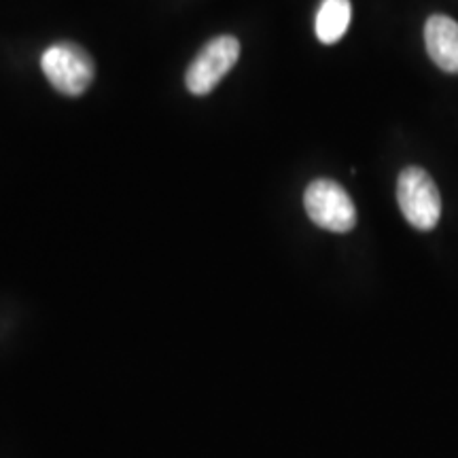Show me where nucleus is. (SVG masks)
Wrapping results in <instances>:
<instances>
[{"label":"nucleus","instance_id":"3","mask_svg":"<svg viewBox=\"0 0 458 458\" xmlns=\"http://www.w3.org/2000/svg\"><path fill=\"white\" fill-rule=\"evenodd\" d=\"M303 206L312 223L334 233H346L357 225V208L340 182L317 179L303 193Z\"/></svg>","mask_w":458,"mask_h":458},{"label":"nucleus","instance_id":"1","mask_svg":"<svg viewBox=\"0 0 458 458\" xmlns=\"http://www.w3.org/2000/svg\"><path fill=\"white\" fill-rule=\"evenodd\" d=\"M397 202L401 213L420 232H431L442 219V196L427 170L410 165L399 174Z\"/></svg>","mask_w":458,"mask_h":458},{"label":"nucleus","instance_id":"5","mask_svg":"<svg viewBox=\"0 0 458 458\" xmlns=\"http://www.w3.org/2000/svg\"><path fill=\"white\" fill-rule=\"evenodd\" d=\"M425 43L433 64L458 74V24L452 17L431 15L425 26Z\"/></svg>","mask_w":458,"mask_h":458},{"label":"nucleus","instance_id":"4","mask_svg":"<svg viewBox=\"0 0 458 458\" xmlns=\"http://www.w3.org/2000/svg\"><path fill=\"white\" fill-rule=\"evenodd\" d=\"M240 57V43L236 37H216L204 45L191 66L187 68V89L196 96L210 94L221 79L236 66Z\"/></svg>","mask_w":458,"mask_h":458},{"label":"nucleus","instance_id":"2","mask_svg":"<svg viewBox=\"0 0 458 458\" xmlns=\"http://www.w3.org/2000/svg\"><path fill=\"white\" fill-rule=\"evenodd\" d=\"M49 83L64 96H81L94 81V60L74 43H55L41 57Z\"/></svg>","mask_w":458,"mask_h":458},{"label":"nucleus","instance_id":"6","mask_svg":"<svg viewBox=\"0 0 458 458\" xmlns=\"http://www.w3.org/2000/svg\"><path fill=\"white\" fill-rule=\"evenodd\" d=\"M352 20L351 0H323L318 7L314 30L320 43L334 45L346 34Z\"/></svg>","mask_w":458,"mask_h":458}]
</instances>
